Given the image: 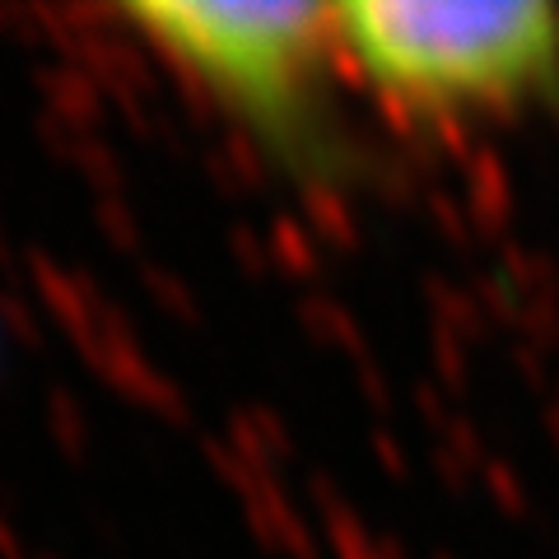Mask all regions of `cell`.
<instances>
[{"instance_id": "obj_1", "label": "cell", "mask_w": 559, "mask_h": 559, "mask_svg": "<svg viewBox=\"0 0 559 559\" xmlns=\"http://www.w3.org/2000/svg\"><path fill=\"white\" fill-rule=\"evenodd\" d=\"M121 20L215 98L275 164L299 178L341 173L345 145L326 108L331 70L341 66L336 5L135 0Z\"/></svg>"}, {"instance_id": "obj_2", "label": "cell", "mask_w": 559, "mask_h": 559, "mask_svg": "<svg viewBox=\"0 0 559 559\" xmlns=\"http://www.w3.org/2000/svg\"><path fill=\"white\" fill-rule=\"evenodd\" d=\"M336 28L341 61L415 117L559 103V10L540 0H355Z\"/></svg>"}]
</instances>
